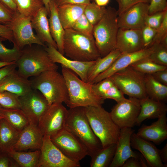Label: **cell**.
Masks as SVG:
<instances>
[{
    "label": "cell",
    "instance_id": "6da1fadb",
    "mask_svg": "<svg viewBox=\"0 0 167 167\" xmlns=\"http://www.w3.org/2000/svg\"><path fill=\"white\" fill-rule=\"evenodd\" d=\"M62 74L65 79L68 93L66 104L69 108L102 106L104 100L96 94L92 84L83 81L70 69L62 66Z\"/></svg>",
    "mask_w": 167,
    "mask_h": 167
},
{
    "label": "cell",
    "instance_id": "7a4b0ae2",
    "mask_svg": "<svg viewBox=\"0 0 167 167\" xmlns=\"http://www.w3.org/2000/svg\"><path fill=\"white\" fill-rule=\"evenodd\" d=\"M63 50L69 58L88 62L101 58L93 37H90L72 28L65 29Z\"/></svg>",
    "mask_w": 167,
    "mask_h": 167
},
{
    "label": "cell",
    "instance_id": "3957f363",
    "mask_svg": "<svg viewBox=\"0 0 167 167\" xmlns=\"http://www.w3.org/2000/svg\"><path fill=\"white\" fill-rule=\"evenodd\" d=\"M32 89L39 91L49 105L54 103L66 104L68 93L65 79L57 70L45 71L30 80Z\"/></svg>",
    "mask_w": 167,
    "mask_h": 167
},
{
    "label": "cell",
    "instance_id": "277c9868",
    "mask_svg": "<svg viewBox=\"0 0 167 167\" xmlns=\"http://www.w3.org/2000/svg\"><path fill=\"white\" fill-rule=\"evenodd\" d=\"M65 128L75 135L84 144L88 150V155L90 157L102 148L100 140L91 127L84 107L69 108Z\"/></svg>",
    "mask_w": 167,
    "mask_h": 167
},
{
    "label": "cell",
    "instance_id": "5b68a950",
    "mask_svg": "<svg viewBox=\"0 0 167 167\" xmlns=\"http://www.w3.org/2000/svg\"><path fill=\"white\" fill-rule=\"evenodd\" d=\"M28 46L22 49L16 62L17 71L20 75L28 79L46 71L57 70L58 66L50 58L44 47Z\"/></svg>",
    "mask_w": 167,
    "mask_h": 167
},
{
    "label": "cell",
    "instance_id": "8992f818",
    "mask_svg": "<svg viewBox=\"0 0 167 167\" xmlns=\"http://www.w3.org/2000/svg\"><path fill=\"white\" fill-rule=\"evenodd\" d=\"M84 109L91 127L102 148L116 143L121 129L114 122L109 113L102 106H88Z\"/></svg>",
    "mask_w": 167,
    "mask_h": 167
},
{
    "label": "cell",
    "instance_id": "52a82bcc",
    "mask_svg": "<svg viewBox=\"0 0 167 167\" xmlns=\"http://www.w3.org/2000/svg\"><path fill=\"white\" fill-rule=\"evenodd\" d=\"M118 16L117 11L113 7H108L102 19L94 26L93 36L101 57L116 49L119 28Z\"/></svg>",
    "mask_w": 167,
    "mask_h": 167
},
{
    "label": "cell",
    "instance_id": "ba28073f",
    "mask_svg": "<svg viewBox=\"0 0 167 167\" xmlns=\"http://www.w3.org/2000/svg\"><path fill=\"white\" fill-rule=\"evenodd\" d=\"M109 78L124 94L129 97L140 99L147 96L145 88V75L130 66L116 72Z\"/></svg>",
    "mask_w": 167,
    "mask_h": 167
},
{
    "label": "cell",
    "instance_id": "9c48e42d",
    "mask_svg": "<svg viewBox=\"0 0 167 167\" xmlns=\"http://www.w3.org/2000/svg\"><path fill=\"white\" fill-rule=\"evenodd\" d=\"M12 32L13 45L22 50L26 46H31L35 44L46 46L33 31L31 19L18 12H15L11 21L7 24Z\"/></svg>",
    "mask_w": 167,
    "mask_h": 167
},
{
    "label": "cell",
    "instance_id": "30bf717a",
    "mask_svg": "<svg viewBox=\"0 0 167 167\" xmlns=\"http://www.w3.org/2000/svg\"><path fill=\"white\" fill-rule=\"evenodd\" d=\"M50 139L65 156L73 161L79 162L88 155L85 146L78 137L65 128Z\"/></svg>",
    "mask_w": 167,
    "mask_h": 167
},
{
    "label": "cell",
    "instance_id": "8fae6325",
    "mask_svg": "<svg viewBox=\"0 0 167 167\" xmlns=\"http://www.w3.org/2000/svg\"><path fill=\"white\" fill-rule=\"evenodd\" d=\"M117 103L109 112L114 122L120 129L134 127L140 111L139 99L129 97Z\"/></svg>",
    "mask_w": 167,
    "mask_h": 167
},
{
    "label": "cell",
    "instance_id": "7c38bea8",
    "mask_svg": "<svg viewBox=\"0 0 167 167\" xmlns=\"http://www.w3.org/2000/svg\"><path fill=\"white\" fill-rule=\"evenodd\" d=\"M68 112V110L62 103H54L50 105L38 124L43 136L51 137L64 129Z\"/></svg>",
    "mask_w": 167,
    "mask_h": 167
},
{
    "label": "cell",
    "instance_id": "4fadbf2b",
    "mask_svg": "<svg viewBox=\"0 0 167 167\" xmlns=\"http://www.w3.org/2000/svg\"><path fill=\"white\" fill-rule=\"evenodd\" d=\"M37 167H80L79 162L65 156L52 141L50 137L44 136L40 149Z\"/></svg>",
    "mask_w": 167,
    "mask_h": 167
},
{
    "label": "cell",
    "instance_id": "5bb4252c",
    "mask_svg": "<svg viewBox=\"0 0 167 167\" xmlns=\"http://www.w3.org/2000/svg\"><path fill=\"white\" fill-rule=\"evenodd\" d=\"M20 109L30 122L38 125L40 118L49 105L46 99L38 90L32 88L25 95L19 96Z\"/></svg>",
    "mask_w": 167,
    "mask_h": 167
},
{
    "label": "cell",
    "instance_id": "9a60e30c",
    "mask_svg": "<svg viewBox=\"0 0 167 167\" xmlns=\"http://www.w3.org/2000/svg\"><path fill=\"white\" fill-rule=\"evenodd\" d=\"M148 9V3L140 2L118 15L117 20L119 28L141 30L145 25Z\"/></svg>",
    "mask_w": 167,
    "mask_h": 167
},
{
    "label": "cell",
    "instance_id": "2e32d148",
    "mask_svg": "<svg viewBox=\"0 0 167 167\" xmlns=\"http://www.w3.org/2000/svg\"><path fill=\"white\" fill-rule=\"evenodd\" d=\"M46 44L44 48L53 62L60 64L62 66L70 69L77 74L82 80L87 82L88 71L96 60L83 62L67 58L57 49L49 44Z\"/></svg>",
    "mask_w": 167,
    "mask_h": 167
},
{
    "label": "cell",
    "instance_id": "e0dca14e",
    "mask_svg": "<svg viewBox=\"0 0 167 167\" xmlns=\"http://www.w3.org/2000/svg\"><path fill=\"white\" fill-rule=\"evenodd\" d=\"M153 47L145 48L138 51L121 54L106 71L97 75L92 84L110 77L118 71L130 66L135 62L148 57L153 51Z\"/></svg>",
    "mask_w": 167,
    "mask_h": 167
},
{
    "label": "cell",
    "instance_id": "ac0fdd59",
    "mask_svg": "<svg viewBox=\"0 0 167 167\" xmlns=\"http://www.w3.org/2000/svg\"><path fill=\"white\" fill-rule=\"evenodd\" d=\"M134 132V130L132 128L121 129L114 155L109 167H122L129 158H140L141 155L134 152L131 149V137Z\"/></svg>",
    "mask_w": 167,
    "mask_h": 167
},
{
    "label": "cell",
    "instance_id": "d6986e66",
    "mask_svg": "<svg viewBox=\"0 0 167 167\" xmlns=\"http://www.w3.org/2000/svg\"><path fill=\"white\" fill-rule=\"evenodd\" d=\"M144 48L140 30L119 28L116 49L121 54L135 52Z\"/></svg>",
    "mask_w": 167,
    "mask_h": 167
},
{
    "label": "cell",
    "instance_id": "ffe728a7",
    "mask_svg": "<svg viewBox=\"0 0 167 167\" xmlns=\"http://www.w3.org/2000/svg\"><path fill=\"white\" fill-rule=\"evenodd\" d=\"M43 136L38 125L30 122L20 132L12 150L17 151L29 149L40 150Z\"/></svg>",
    "mask_w": 167,
    "mask_h": 167
},
{
    "label": "cell",
    "instance_id": "44dd1931",
    "mask_svg": "<svg viewBox=\"0 0 167 167\" xmlns=\"http://www.w3.org/2000/svg\"><path fill=\"white\" fill-rule=\"evenodd\" d=\"M165 113L150 125H143L136 134L147 141L159 144L167 139V118Z\"/></svg>",
    "mask_w": 167,
    "mask_h": 167
},
{
    "label": "cell",
    "instance_id": "7402d4cb",
    "mask_svg": "<svg viewBox=\"0 0 167 167\" xmlns=\"http://www.w3.org/2000/svg\"><path fill=\"white\" fill-rule=\"evenodd\" d=\"M131 148L141 153L148 166L165 167L160 158L159 150L148 141L139 137L134 132L131 136Z\"/></svg>",
    "mask_w": 167,
    "mask_h": 167
},
{
    "label": "cell",
    "instance_id": "603a6c76",
    "mask_svg": "<svg viewBox=\"0 0 167 167\" xmlns=\"http://www.w3.org/2000/svg\"><path fill=\"white\" fill-rule=\"evenodd\" d=\"M32 89L30 80L20 75L16 70L0 82V92L6 91L19 96Z\"/></svg>",
    "mask_w": 167,
    "mask_h": 167
},
{
    "label": "cell",
    "instance_id": "cb8c5ba5",
    "mask_svg": "<svg viewBox=\"0 0 167 167\" xmlns=\"http://www.w3.org/2000/svg\"><path fill=\"white\" fill-rule=\"evenodd\" d=\"M139 101L140 110L136 125L139 126L146 119L158 118L166 113V103L155 101L148 96L139 99Z\"/></svg>",
    "mask_w": 167,
    "mask_h": 167
},
{
    "label": "cell",
    "instance_id": "d4e9b609",
    "mask_svg": "<svg viewBox=\"0 0 167 167\" xmlns=\"http://www.w3.org/2000/svg\"><path fill=\"white\" fill-rule=\"evenodd\" d=\"M48 15L49 14L46 9L44 6L42 7L31 19L32 27L42 42L49 44L58 49L57 45L50 34Z\"/></svg>",
    "mask_w": 167,
    "mask_h": 167
},
{
    "label": "cell",
    "instance_id": "484cf974",
    "mask_svg": "<svg viewBox=\"0 0 167 167\" xmlns=\"http://www.w3.org/2000/svg\"><path fill=\"white\" fill-rule=\"evenodd\" d=\"M57 7L53 1L51 0L49 4V18L48 19L49 27L51 35L57 45L58 50L64 55L63 40L65 29L59 18Z\"/></svg>",
    "mask_w": 167,
    "mask_h": 167
},
{
    "label": "cell",
    "instance_id": "4316f807",
    "mask_svg": "<svg viewBox=\"0 0 167 167\" xmlns=\"http://www.w3.org/2000/svg\"><path fill=\"white\" fill-rule=\"evenodd\" d=\"M86 5L68 4L58 6V17L64 29L72 28L76 21L84 13Z\"/></svg>",
    "mask_w": 167,
    "mask_h": 167
},
{
    "label": "cell",
    "instance_id": "83f0119b",
    "mask_svg": "<svg viewBox=\"0 0 167 167\" xmlns=\"http://www.w3.org/2000/svg\"><path fill=\"white\" fill-rule=\"evenodd\" d=\"M20 133L5 119H0V151L8 153L12 150L18 139Z\"/></svg>",
    "mask_w": 167,
    "mask_h": 167
},
{
    "label": "cell",
    "instance_id": "f1b7e54d",
    "mask_svg": "<svg viewBox=\"0 0 167 167\" xmlns=\"http://www.w3.org/2000/svg\"><path fill=\"white\" fill-rule=\"evenodd\" d=\"M121 54L119 50L115 49L105 56L96 60L88 71L87 82L92 84L94 79L107 70Z\"/></svg>",
    "mask_w": 167,
    "mask_h": 167
},
{
    "label": "cell",
    "instance_id": "f546056e",
    "mask_svg": "<svg viewBox=\"0 0 167 167\" xmlns=\"http://www.w3.org/2000/svg\"><path fill=\"white\" fill-rule=\"evenodd\" d=\"M145 88L147 95L156 101L166 103L167 86L156 80L151 74L145 75Z\"/></svg>",
    "mask_w": 167,
    "mask_h": 167
},
{
    "label": "cell",
    "instance_id": "4dcf8cb0",
    "mask_svg": "<svg viewBox=\"0 0 167 167\" xmlns=\"http://www.w3.org/2000/svg\"><path fill=\"white\" fill-rule=\"evenodd\" d=\"M1 113L3 118L20 132L30 123L28 118L20 109L2 107Z\"/></svg>",
    "mask_w": 167,
    "mask_h": 167
},
{
    "label": "cell",
    "instance_id": "1f68e13d",
    "mask_svg": "<svg viewBox=\"0 0 167 167\" xmlns=\"http://www.w3.org/2000/svg\"><path fill=\"white\" fill-rule=\"evenodd\" d=\"M116 143L110 144L96 151L91 157V159L90 166L109 167L114 155Z\"/></svg>",
    "mask_w": 167,
    "mask_h": 167
},
{
    "label": "cell",
    "instance_id": "d6a6232c",
    "mask_svg": "<svg viewBox=\"0 0 167 167\" xmlns=\"http://www.w3.org/2000/svg\"><path fill=\"white\" fill-rule=\"evenodd\" d=\"M8 153L19 167H37L41 151L37 150L27 152L12 150Z\"/></svg>",
    "mask_w": 167,
    "mask_h": 167
},
{
    "label": "cell",
    "instance_id": "836d02e7",
    "mask_svg": "<svg viewBox=\"0 0 167 167\" xmlns=\"http://www.w3.org/2000/svg\"><path fill=\"white\" fill-rule=\"evenodd\" d=\"M20 14L29 18L31 20L39 10L44 6L42 0H13Z\"/></svg>",
    "mask_w": 167,
    "mask_h": 167
},
{
    "label": "cell",
    "instance_id": "e575fe53",
    "mask_svg": "<svg viewBox=\"0 0 167 167\" xmlns=\"http://www.w3.org/2000/svg\"><path fill=\"white\" fill-rule=\"evenodd\" d=\"M148 57L135 62L130 66L144 75H151L158 71L167 68V66L161 65L155 63L150 59Z\"/></svg>",
    "mask_w": 167,
    "mask_h": 167
},
{
    "label": "cell",
    "instance_id": "d590c367",
    "mask_svg": "<svg viewBox=\"0 0 167 167\" xmlns=\"http://www.w3.org/2000/svg\"><path fill=\"white\" fill-rule=\"evenodd\" d=\"M106 10L105 7L99 6L94 2L86 5L84 14L90 22L94 26L101 20Z\"/></svg>",
    "mask_w": 167,
    "mask_h": 167
},
{
    "label": "cell",
    "instance_id": "8d00e7d4",
    "mask_svg": "<svg viewBox=\"0 0 167 167\" xmlns=\"http://www.w3.org/2000/svg\"><path fill=\"white\" fill-rule=\"evenodd\" d=\"M151 46L153 47V51L149 58L158 64L167 66V45L159 43Z\"/></svg>",
    "mask_w": 167,
    "mask_h": 167
},
{
    "label": "cell",
    "instance_id": "74e56055",
    "mask_svg": "<svg viewBox=\"0 0 167 167\" xmlns=\"http://www.w3.org/2000/svg\"><path fill=\"white\" fill-rule=\"evenodd\" d=\"M6 40L0 37V61L6 62H16L21 55L22 50L14 46L11 49L7 48L2 43Z\"/></svg>",
    "mask_w": 167,
    "mask_h": 167
},
{
    "label": "cell",
    "instance_id": "f35d334b",
    "mask_svg": "<svg viewBox=\"0 0 167 167\" xmlns=\"http://www.w3.org/2000/svg\"><path fill=\"white\" fill-rule=\"evenodd\" d=\"M0 105L5 108L20 109L19 96L6 91L0 92Z\"/></svg>",
    "mask_w": 167,
    "mask_h": 167
},
{
    "label": "cell",
    "instance_id": "ab89813d",
    "mask_svg": "<svg viewBox=\"0 0 167 167\" xmlns=\"http://www.w3.org/2000/svg\"><path fill=\"white\" fill-rule=\"evenodd\" d=\"M93 27L83 13L76 21L72 28L86 36L93 37Z\"/></svg>",
    "mask_w": 167,
    "mask_h": 167
},
{
    "label": "cell",
    "instance_id": "60d3db41",
    "mask_svg": "<svg viewBox=\"0 0 167 167\" xmlns=\"http://www.w3.org/2000/svg\"><path fill=\"white\" fill-rule=\"evenodd\" d=\"M114 84V83L109 77L92 84V87L96 94L102 98L104 94Z\"/></svg>",
    "mask_w": 167,
    "mask_h": 167
},
{
    "label": "cell",
    "instance_id": "b9f144b4",
    "mask_svg": "<svg viewBox=\"0 0 167 167\" xmlns=\"http://www.w3.org/2000/svg\"><path fill=\"white\" fill-rule=\"evenodd\" d=\"M167 9L159 11L151 15H148L145 21V25L153 28L157 29L160 26L163 20L165 12Z\"/></svg>",
    "mask_w": 167,
    "mask_h": 167
},
{
    "label": "cell",
    "instance_id": "7bdbcfd3",
    "mask_svg": "<svg viewBox=\"0 0 167 167\" xmlns=\"http://www.w3.org/2000/svg\"><path fill=\"white\" fill-rule=\"evenodd\" d=\"M157 29L145 25L141 30L143 43L145 48L150 47Z\"/></svg>",
    "mask_w": 167,
    "mask_h": 167
},
{
    "label": "cell",
    "instance_id": "ee69618b",
    "mask_svg": "<svg viewBox=\"0 0 167 167\" xmlns=\"http://www.w3.org/2000/svg\"><path fill=\"white\" fill-rule=\"evenodd\" d=\"M167 36V11L165 12L162 22L157 29L155 36L151 44L160 43Z\"/></svg>",
    "mask_w": 167,
    "mask_h": 167
},
{
    "label": "cell",
    "instance_id": "f6af8a7d",
    "mask_svg": "<svg viewBox=\"0 0 167 167\" xmlns=\"http://www.w3.org/2000/svg\"><path fill=\"white\" fill-rule=\"evenodd\" d=\"M122 91L114 84L104 94L102 98L104 100L106 99H111L117 102H118L126 98Z\"/></svg>",
    "mask_w": 167,
    "mask_h": 167
},
{
    "label": "cell",
    "instance_id": "bcb514c9",
    "mask_svg": "<svg viewBox=\"0 0 167 167\" xmlns=\"http://www.w3.org/2000/svg\"><path fill=\"white\" fill-rule=\"evenodd\" d=\"M15 12L0 0V23L7 25L12 20Z\"/></svg>",
    "mask_w": 167,
    "mask_h": 167
},
{
    "label": "cell",
    "instance_id": "7dc6e473",
    "mask_svg": "<svg viewBox=\"0 0 167 167\" xmlns=\"http://www.w3.org/2000/svg\"><path fill=\"white\" fill-rule=\"evenodd\" d=\"M166 9L167 0H150L149 4L148 15Z\"/></svg>",
    "mask_w": 167,
    "mask_h": 167
},
{
    "label": "cell",
    "instance_id": "c3c4849f",
    "mask_svg": "<svg viewBox=\"0 0 167 167\" xmlns=\"http://www.w3.org/2000/svg\"><path fill=\"white\" fill-rule=\"evenodd\" d=\"M118 5V15L137 3L144 2L149 4L150 0H116Z\"/></svg>",
    "mask_w": 167,
    "mask_h": 167
},
{
    "label": "cell",
    "instance_id": "681fc988",
    "mask_svg": "<svg viewBox=\"0 0 167 167\" xmlns=\"http://www.w3.org/2000/svg\"><path fill=\"white\" fill-rule=\"evenodd\" d=\"M18 164L8 153L0 151V167H18Z\"/></svg>",
    "mask_w": 167,
    "mask_h": 167
},
{
    "label": "cell",
    "instance_id": "f907efd6",
    "mask_svg": "<svg viewBox=\"0 0 167 167\" xmlns=\"http://www.w3.org/2000/svg\"><path fill=\"white\" fill-rule=\"evenodd\" d=\"M0 37L9 40L13 43L14 42L12 32L7 25L0 23Z\"/></svg>",
    "mask_w": 167,
    "mask_h": 167
},
{
    "label": "cell",
    "instance_id": "816d5d0a",
    "mask_svg": "<svg viewBox=\"0 0 167 167\" xmlns=\"http://www.w3.org/2000/svg\"><path fill=\"white\" fill-rule=\"evenodd\" d=\"M151 75L157 81L167 86V68L158 71Z\"/></svg>",
    "mask_w": 167,
    "mask_h": 167
},
{
    "label": "cell",
    "instance_id": "f5cc1de1",
    "mask_svg": "<svg viewBox=\"0 0 167 167\" xmlns=\"http://www.w3.org/2000/svg\"><path fill=\"white\" fill-rule=\"evenodd\" d=\"M16 68L17 65L15 63L0 68V82L6 76L15 70Z\"/></svg>",
    "mask_w": 167,
    "mask_h": 167
},
{
    "label": "cell",
    "instance_id": "db71d44e",
    "mask_svg": "<svg viewBox=\"0 0 167 167\" xmlns=\"http://www.w3.org/2000/svg\"><path fill=\"white\" fill-rule=\"evenodd\" d=\"M57 6L68 4H82L87 5L90 0H53Z\"/></svg>",
    "mask_w": 167,
    "mask_h": 167
},
{
    "label": "cell",
    "instance_id": "11a10c76",
    "mask_svg": "<svg viewBox=\"0 0 167 167\" xmlns=\"http://www.w3.org/2000/svg\"><path fill=\"white\" fill-rule=\"evenodd\" d=\"M140 158L139 159L134 157L129 158L122 167H142Z\"/></svg>",
    "mask_w": 167,
    "mask_h": 167
},
{
    "label": "cell",
    "instance_id": "9f6ffc18",
    "mask_svg": "<svg viewBox=\"0 0 167 167\" xmlns=\"http://www.w3.org/2000/svg\"><path fill=\"white\" fill-rule=\"evenodd\" d=\"M159 154L162 162L167 167V144L161 150H159Z\"/></svg>",
    "mask_w": 167,
    "mask_h": 167
},
{
    "label": "cell",
    "instance_id": "6f0895ef",
    "mask_svg": "<svg viewBox=\"0 0 167 167\" xmlns=\"http://www.w3.org/2000/svg\"><path fill=\"white\" fill-rule=\"evenodd\" d=\"M9 9L14 12L17 11L16 5L13 0H0Z\"/></svg>",
    "mask_w": 167,
    "mask_h": 167
},
{
    "label": "cell",
    "instance_id": "680465c9",
    "mask_svg": "<svg viewBox=\"0 0 167 167\" xmlns=\"http://www.w3.org/2000/svg\"><path fill=\"white\" fill-rule=\"evenodd\" d=\"M95 3L100 6H105L109 3L110 0H93Z\"/></svg>",
    "mask_w": 167,
    "mask_h": 167
},
{
    "label": "cell",
    "instance_id": "91938a15",
    "mask_svg": "<svg viewBox=\"0 0 167 167\" xmlns=\"http://www.w3.org/2000/svg\"><path fill=\"white\" fill-rule=\"evenodd\" d=\"M44 4V6L45 7L47 11L49 14V16L50 15V11L49 9V4L51 0H42Z\"/></svg>",
    "mask_w": 167,
    "mask_h": 167
},
{
    "label": "cell",
    "instance_id": "94428289",
    "mask_svg": "<svg viewBox=\"0 0 167 167\" xmlns=\"http://www.w3.org/2000/svg\"><path fill=\"white\" fill-rule=\"evenodd\" d=\"M15 63L16 62H2L0 61V68L6 66L11 64H13Z\"/></svg>",
    "mask_w": 167,
    "mask_h": 167
},
{
    "label": "cell",
    "instance_id": "6125c7cd",
    "mask_svg": "<svg viewBox=\"0 0 167 167\" xmlns=\"http://www.w3.org/2000/svg\"><path fill=\"white\" fill-rule=\"evenodd\" d=\"M2 107V106L0 105V120L2 119V118H3L1 116V109Z\"/></svg>",
    "mask_w": 167,
    "mask_h": 167
},
{
    "label": "cell",
    "instance_id": "be15d7a7",
    "mask_svg": "<svg viewBox=\"0 0 167 167\" xmlns=\"http://www.w3.org/2000/svg\"></svg>",
    "mask_w": 167,
    "mask_h": 167
}]
</instances>
